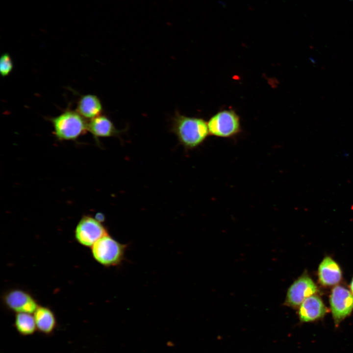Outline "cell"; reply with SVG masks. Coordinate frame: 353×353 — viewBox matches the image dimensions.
<instances>
[{"instance_id": "6da1fadb", "label": "cell", "mask_w": 353, "mask_h": 353, "mask_svg": "<svg viewBox=\"0 0 353 353\" xmlns=\"http://www.w3.org/2000/svg\"><path fill=\"white\" fill-rule=\"evenodd\" d=\"M171 131L185 150L200 146L209 134L207 123L203 119L186 116L177 111L172 118Z\"/></svg>"}, {"instance_id": "7a4b0ae2", "label": "cell", "mask_w": 353, "mask_h": 353, "mask_svg": "<svg viewBox=\"0 0 353 353\" xmlns=\"http://www.w3.org/2000/svg\"><path fill=\"white\" fill-rule=\"evenodd\" d=\"M55 137L60 140H75L87 131L88 122L76 110L67 109L50 118Z\"/></svg>"}, {"instance_id": "3957f363", "label": "cell", "mask_w": 353, "mask_h": 353, "mask_svg": "<svg viewBox=\"0 0 353 353\" xmlns=\"http://www.w3.org/2000/svg\"><path fill=\"white\" fill-rule=\"evenodd\" d=\"M126 245L108 234L97 241L91 247L92 254L99 263L106 267L120 264L124 258Z\"/></svg>"}, {"instance_id": "277c9868", "label": "cell", "mask_w": 353, "mask_h": 353, "mask_svg": "<svg viewBox=\"0 0 353 353\" xmlns=\"http://www.w3.org/2000/svg\"><path fill=\"white\" fill-rule=\"evenodd\" d=\"M207 125L209 134L218 137H231L240 130L239 117L231 110L218 112L209 120Z\"/></svg>"}, {"instance_id": "5b68a950", "label": "cell", "mask_w": 353, "mask_h": 353, "mask_svg": "<svg viewBox=\"0 0 353 353\" xmlns=\"http://www.w3.org/2000/svg\"><path fill=\"white\" fill-rule=\"evenodd\" d=\"M108 234L101 222L91 216H84L75 230L76 240L80 244L91 247L97 241Z\"/></svg>"}, {"instance_id": "8992f818", "label": "cell", "mask_w": 353, "mask_h": 353, "mask_svg": "<svg viewBox=\"0 0 353 353\" xmlns=\"http://www.w3.org/2000/svg\"><path fill=\"white\" fill-rule=\"evenodd\" d=\"M4 305L9 310L17 313H34L39 304L27 291L18 288L8 290L2 297Z\"/></svg>"}, {"instance_id": "52a82bcc", "label": "cell", "mask_w": 353, "mask_h": 353, "mask_svg": "<svg viewBox=\"0 0 353 353\" xmlns=\"http://www.w3.org/2000/svg\"><path fill=\"white\" fill-rule=\"evenodd\" d=\"M317 292L313 280L306 274L296 279L287 290L284 303L289 306L299 307L303 301Z\"/></svg>"}, {"instance_id": "ba28073f", "label": "cell", "mask_w": 353, "mask_h": 353, "mask_svg": "<svg viewBox=\"0 0 353 353\" xmlns=\"http://www.w3.org/2000/svg\"><path fill=\"white\" fill-rule=\"evenodd\" d=\"M329 303L334 322L338 325L352 312L353 295L344 287L337 285L331 291Z\"/></svg>"}, {"instance_id": "9c48e42d", "label": "cell", "mask_w": 353, "mask_h": 353, "mask_svg": "<svg viewBox=\"0 0 353 353\" xmlns=\"http://www.w3.org/2000/svg\"><path fill=\"white\" fill-rule=\"evenodd\" d=\"M89 121L88 131L97 140L101 137H120L121 134L125 131V129H117L111 120L105 115L101 114Z\"/></svg>"}, {"instance_id": "30bf717a", "label": "cell", "mask_w": 353, "mask_h": 353, "mask_svg": "<svg viewBox=\"0 0 353 353\" xmlns=\"http://www.w3.org/2000/svg\"><path fill=\"white\" fill-rule=\"evenodd\" d=\"M328 311L321 299L311 295L305 299L299 306V316L303 322H310L324 316Z\"/></svg>"}, {"instance_id": "8fae6325", "label": "cell", "mask_w": 353, "mask_h": 353, "mask_svg": "<svg viewBox=\"0 0 353 353\" xmlns=\"http://www.w3.org/2000/svg\"><path fill=\"white\" fill-rule=\"evenodd\" d=\"M318 275L320 283L324 286L335 285L342 277L339 265L329 256L325 257L320 264Z\"/></svg>"}, {"instance_id": "7c38bea8", "label": "cell", "mask_w": 353, "mask_h": 353, "mask_svg": "<svg viewBox=\"0 0 353 353\" xmlns=\"http://www.w3.org/2000/svg\"><path fill=\"white\" fill-rule=\"evenodd\" d=\"M76 111L84 119L90 120L101 115L103 107L100 99L97 96L87 94L79 99Z\"/></svg>"}, {"instance_id": "4fadbf2b", "label": "cell", "mask_w": 353, "mask_h": 353, "mask_svg": "<svg viewBox=\"0 0 353 353\" xmlns=\"http://www.w3.org/2000/svg\"><path fill=\"white\" fill-rule=\"evenodd\" d=\"M33 314L37 330L46 335L52 334L57 326L53 312L47 306L39 305Z\"/></svg>"}, {"instance_id": "5bb4252c", "label": "cell", "mask_w": 353, "mask_h": 353, "mask_svg": "<svg viewBox=\"0 0 353 353\" xmlns=\"http://www.w3.org/2000/svg\"><path fill=\"white\" fill-rule=\"evenodd\" d=\"M16 314L14 326L18 333L23 336L33 334L37 330L34 316L28 313Z\"/></svg>"}, {"instance_id": "9a60e30c", "label": "cell", "mask_w": 353, "mask_h": 353, "mask_svg": "<svg viewBox=\"0 0 353 353\" xmlns=\"http://www.w3.org/2000/svg\"><path fill=\"white\" fill-rule=\"evenodd\" d=\"M13 69V62L10 54L3 53L0 58V73L2 77L8 76Z\"/></svg>"}, {"instance_id": "2e32d148", "label": "cell", "mask_w": 353, "mask_h": 353, "mask_svg": "<svg viewBox=\"0 0 353 353\" xmlns=\"http://www.w3.org/2000/svg\"><path fill=\"white\" fill-rule=\"evenodd\" d=\"M350 289H351V292H352V293L353 295V279H352V281H351V284H350Z\"/></svg>"}]
</instances>
